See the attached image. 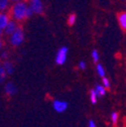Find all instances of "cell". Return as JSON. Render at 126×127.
<instances>
[{
    "instance_id": "52a82bcc",
    "label": "cell",
    "mask_w": 126,
    "mask_h": 127,
    "mask_svg": "<svg viewBox=\"0 0 126 127\" xmlns=\"http://www.w3.org/2000/svg\"><path fill=\"white\" fill-rule=\"evenodd\" d=\"M18 27H19V26H18V24H17L16 21L13 20V19H10L9 22L7 23V25H6L5 28H4V33L9 36V35H11Z\"/></svg>"
},
{
    "instance_id": "603a6c76",
    "label": "cell",
    "mask_w": 126,
    "mask_h": 127,
    "mask_svg": "<svg viewBox=\"0 0 126 127\" xmlns=\"http://www.w3.org/2000/svg\"><path fill=\"white\" fill-rule=\"evenodd\" d=\"M3 46H4V41L2 40V38L0 37V53L2 52V49H3Z\"/></svg>"
},
{
    "instance_id": "3957f363",
    "label": "cell",
    "mask_w": 126,
    "mask_h": 127,
    "mask_svg": "<svg viewBox=\"0 0 126 127\" xmlns=\"http://www.w3.org/2000/svg\"><path fill=\"white\" fill-rule=\"evenodd\" d=\"M68 54H69V49L67 46H62L58 50L57 55H56V64L59 66H62L67 62L68 59Z\"/></svg>"
},
{
    "instance_id": "2e32d148",
    "label": "cell",
    "mask_w": 126,
    "mask_h": 127,
    "mask_svg": "<svg viewBox=\"0 0 126 127\" xmlns=\"http://www.w3.org/2000/svg\"><path fill=\"white\" fill-rule=\"evenodd\" d=\"M97 94H96V92H95V90L94 89H92L91 91H90V100H91V102H92V104H96L97 103Z\"/></svg>"
},
{
    "instance_id": "5b68a950",
    "label": "cell",
    "mask_w": 126,
    "mask_h": 127,
    "mask_svg": "<svg viewBox=\"0 0 126 127\" xmlns=\"http://www.w3.org/2000/svg\"><path fill=\"white\" fill-rule=\"evenodd\" d=\"M69 104L66 101H62V100H55L53 102V108L56 112L58 113H63L68 109Z\"/></svg>"
},
{
    "instance_id": "ac0fdd59",
    "label": "cell",
    "mask_w": 126,
    "mask_h": 127,
    "mask_svg": "<svg viewBox=\"0 0 126 127\" xmlns=\"http://www.w3.org/2000/svg\"><path fill=\"white\" fill-rule=\"evenodd\" d=\"M34 13H33V11H32V9H31L29 6L27 7V9H26V13H25V19H28V18H30L31 16H32Z\"/></svg>"
},
{
    "instance_id": "484cf974",
    "label": "cell",
    "mask_w": 126,
    "mask_h": 127,
    "mask_svg": "<svg viewBox=\"0 0 126 127\" xmlns=\"http://www.w3.org/2000/svg\"><path fill=\"white\" fill-rule=\"evenodd\" d=\"M0 65H1V59H0Z\"/></svg>"
},
{
    "instance_id": "7a4b0ae2",
    "label": "cell",
    "mask_w": 126,
    "mask_h": 127,
    "mask_svg": "<svg viewBox=\"0 0 126 127\" xmlns=\"http://www.w3.org/2000/svg\"><path fill=\"white\" fill-rule=\"evenodd\" d=\"M24 41V31L22 27H18L14 32L9 35V42L12 46H19Z\"/></svg>"
},
{
    "instance_id": "8fae6325",
    "label": "cell",
    "mask_w": 126,
    "mask_h": 127,
    "mask_svg": "<svg viewBox=\"0 0 126 127\" xmlns=\"http://www.w3.org/2000/svg\"><path fill=\"white\" fill-rule=\"evenodd\" d=\"M94 90H95V92L97 94V97H102L106 94V88L104 86H101V85H97Z\"/></svg>"
},
{
    "instance_id": "d4e9b609",
    "label": "cell",
    "mask_w": 126,
    "mask_h": 127,
    "mask_svg": "<svg viewBox=\"0 0 126 127\" xmlns=\"http://www.w3.org/2000/svg\"><path fill=\"white\" fill-rule=\"evenodd\" d=\"M9 1H11V2H19V1H21V0H9Z\"/></svg>"
},
{
    "instance_id": "cb8c5ba5",
    "label": "cell",
    "mask_w": 126,
    "mask_h": 127,
    "mask_svg": "<svg viewBox=\"0 0 126 127\" xmlns=\"http://www.w3.org/2000/svg\"><path fill=\"white\" fill-rule=\"evenodd\" d=\"M89 127H96V124H95V122H94L92 119L89 121Z\"/></svg>"
},
{
    "instance_id": "9a60e30c",
    "label": "cell",
    "mask_w": 126,
    "mask_h": 127,
    "mask_svg": "<svg viewBox=\"0 0 126 127\" xmlns=\"http://www.w3.org/2000/svg\"><path fill=\"white\" fill-rule=\"evenodd\" d=\"M76 20H77V15L75 13H72V14H70L69 16H68L67 22H68V24L70 26H72V25H74L76 23Z\"/></svg>"
},
{
    "instance_id": "d6986e66",
    "label": "cell",
    "mask_w": 126,
    "mask_h": 127,
    "mask_svg": "<svg viewBox=\"0 0 126 127\" xmlns=\"http://www.w3.org/2000/svg\"><path fill=\"white\" fill-rule=\"evenodd\" d=\"M103 80H102V83H103V86L106 88V89H109L110 88V81L108 80V79L106 78V77H104V78H102Z\"/></svg>"
},
{
    "instance_id": "5bb4252c",
    "label": "cell",
    "mask_w": 126,
    "mask_h": 127,
    "mask_svg": "<svg viewBox=\"0 0 126 127\" xmlns=\"http://www.w3.org/2000/svg\"><path fill=\"white\" fill-rule=\"evenodd\" d=\"M96 70H97V74L101 77V78H104L105 77V69H104V67L101 65V64H97V66H96Z\"/></svg>"
},
{
    "instance_id": "277c9868",
    "label": "cell",
    "mask_w": 126,
    "mask_h": 127,
    "mask_svg": "<svg viewBox=\"0 0 126 127\" xmlns=\"http://www.w3.org/2000/svg\"><path fill=\"white\" fill-rule=\"evenodd\" d=\"M28 6L32 9L34 14H42L44 6L41 0H28Z\"/></svg>"
},
{
    "instance_id": "e0dca14e",
    "label": "cell",
    "mask_w": 126,
    "mask_h": 127,
    "mask_svg": "<svg viewBox=\"0 0 126 127\" xmlns=\"http://www.w3.org/2000/svg\"><path fill=\"white\" fill-rule=\"evenodd\" d=\"M5 78H6V73L3 69L2 66H0V85H1L3 83V81L5 80Z\"/></svg>"
},
{
    "instance_id": "44dd1931",
    "label": "cell",
    "mask_w": 126,
    "mask_h": 127,
    "mask_svg": "<svg viewBox=\"0 0 126 127\" xmlns=\"http://www.w3.org/2000/svg\"><path fill=\"white\" fill-rule=\"evenodd\" d=\"M111 120H112V123L113 124H116L117 123V120H118V113L117 112H113L111 114Z\"/></svg>"
},
{
    "instance_id": "7402d4cb",
    "label": "cell",
    "mask_w": 126,
    "mask_h": 127,
    "mask_svg": "<svg viewBox=\"0 0 126 127\" xmlns=\"http://www.w3.org/2000/svg\"><path fill=\"white\" fill-rule=\"evenodd\" d=\"M78 68L80 69V70H85V69H86V63H85L84 61H81L80 63H79Z\"/></svg>"
},
{
    "instance_id": "ba28073f",
    "label": "cell",
    "mask_w": 126,
    "mask_h": 127,
    "mask_svg": "<svg viewBox=\"0 0 126 127\" xmlns=\"http://www.w3.org/2000/svg\"><path fill=\"white\" fill-rule=\"evenodd\" d=\"M117 19H118V23H119V26L121 27V29L126 32V11L118 13Z\"/></svg>"
},
{
    "instance_id": "8992f818",
    "label": "cell",
    "mask_w": 126,
    "mask_h": 127,
    "mask_svg": "<svg viewBox=\"0 0 126 127\" xmlns=\"http://www.w3.org/2000/svg\"><path fill=\"white\" fill-rule=\"evenodd\" d=\"M10 17H9V14L6 12H0V37H1L4 28L7 25V23L9 22Z\"/></svg>"
},
{
    "instance_id": "6da1fadb",
    "label": "cell",
    "mask_w": 126,
    "mask_h": 127,
    "mask_svg": "<svg viewBox=\"0 0 126 127\" xmlns=\"http://www.w3.org/2000/svg\"><path fill=\"white\" fill-rule=\"evenodd\" d=\"M27 7H28L27 3L23 1V0H21L19 2H15L10 9L11 18L16 22H21L25 20V13Z\"/></svg>"
},
{
    "instance_id": "30bf717a",
    "label": "cell",
    "mask_w": 126,
    "mask_h": 127,
    "mask_svg": "<svg viewBox=\"0 0 126 127\" xmlns=\"http://www.w3.org/2000/svg\"><path fill=\"white\" fill-rule=\"evenodd\" d=\"M6 75H12L13 72H14V65H13V63H11L10 61H3V65H2Z\"/></svg>"
},
{
    "instance_id": "7c38bea8",
    "label": "cell",
    "mask_w": 126,
    "mask_h": 127,
    "mask_svg": "<svg viewBox=\"0 0 126 127\" xmlns=\"http://www.w3.org/2000/svg\"><path fill=\"white\" fill-rule=\"evenodd\" d=\"M9 0H0V12H5L9 7Z\"/></svg>"
},
{
    "instance_id": "ffe728a7",
    "label": "cell",
    "mask_w": 126,
    "mask_h": 127,
    "mask_svg": "<svg viewBox=\"0 0 126 127\" xmlns=\"http://www.w3.org/2000/svg\"><path fill=\"white\" fill-rule=\"evenodd\" d=\"M8 56H9V54L7 51H3L0 53V59H1V61H5L8 58Z\"/></svg>"
},
{
    "instance_id": "9c48e42d",
    "label": "cell",
    "mask_w": 126,
    "mask_h": 127,
    "mask_svg": "<svg viewBox=\"0 0 126 127\" xmlns=\"http://www.w3.org/2000/svg\"><path fill=\"white\" fill-rule=\"evenodd\" d=\"M4 91H5L6 95H8V96H13V95L16 94L17 88L13 83H7L4 87Z\"/></svg>"
},
{
    "instance_id": "4fadbf2b",
    "label": "cell",
    "mask_w": 126,
    "mask_h": 127,
    "mask_svg": "<svg viewBox=\"0 0 126 127\" xmlns=\"http://www.w3.org/2000/svg\"><path fill=\"white\" fill-rule=\"evenodd\" d=\"M91 56H92V61H93V63L98 64V62H99V60H100L99 52H98L97 50H93L92 53H91Z\"/></svg>"
}]
</instances>
